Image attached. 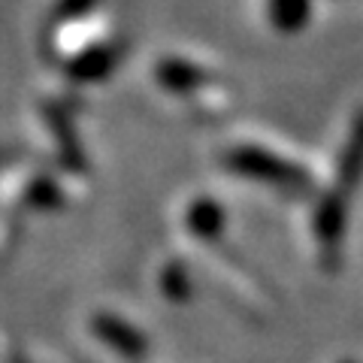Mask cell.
<instances>
[{
    "label": "cell",
    "instance_id": "cell-1",
    "mask_svg": "<svg viewBox=\"0 0 363 363\" xmlns=\"http://www.w3.org/2000/svg\"><path fill=\"white\" fill-rule=\"evenodd\" d=\"M236 173L252 176L257 182H269V185H303V173L294 164L281 161L279 155L272 152H260V149H248V145H240L230 157H227Z\"/></svg>",
    "mask_w": 363,
    "mask_h": 363
}]
</instances>
